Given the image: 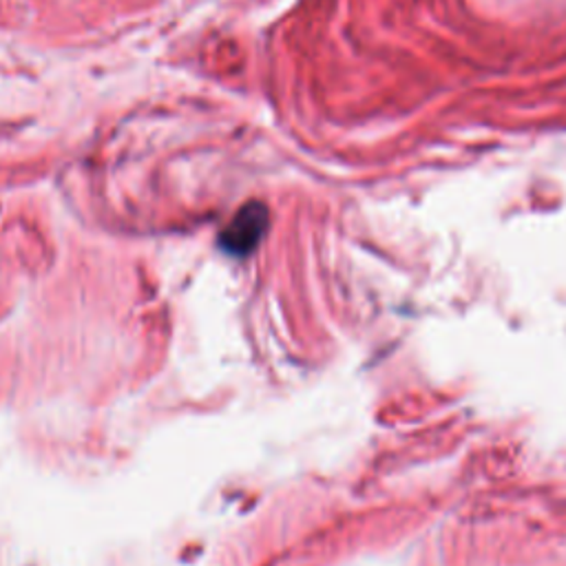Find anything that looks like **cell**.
Segmentation results:
<instances>
[{"label":"cell","instance_id":"1","mask_svg":"<svg viewBox=\"0 0 566 566\" xmlns=\"http://www.w3.org/2000/svg\"><path fill=\"white\" fill-rule=\"evenodd\" d=\"M266 229H268V210L262 204L253 201L244 206L233 217V221L226 226V231L219 238V244L226 253H231L235 257H246L257 249Z\"/></svg>","mask_w":566,"mask_h":566}]
</instances>
